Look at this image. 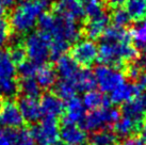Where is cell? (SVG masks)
Instances as JSON below:
<instances>
[{
    "label": "cell",
    "mask_w": 146,
    "mask_h": 145,
    "mask_svg": "<svg viewBox=\"0 0 146 145\" xmlns=\"http://www.w3.org/2000/svg\"><path fill=\"white\" fill-rule=\"evenodd\" d=\"M37 25L40 31L48 36L52 57H61L80 37V27L76 20L61 15L43 13Z\"/></svg>",
    "instance_id": "1"
},
{
    "label": "cell",
    "mask_w": 146,
    "mask_h": 145,
    "mask_svg": "<svg viewBox=\"0 0 146 145\" xmlns=\"http://www.w3.org/2000/svg\"><path fill=\"white\" fill-rule=\"evenodd\" d=\"M131 35L125 28L108 27L98 46V59L104 65L118 69L125 62L133 60L138 50L130 43Z\"/></svg>",
    "instance_id": "2"
},
{
    "label": "cell",
    "mask_w": 146,
    "mask_h": 145,
    "mask_svg": "<svg viewBox=\"0 0 146 145\" xmlns=\"http://www.w3.org/2000/svg\"><path fill=\"white\" fill-rule=\"evenodd\" d=\"M48 7L46 1L25 0L17 5L10 17V26L17 34L29 33L37 24L44 11Z\"/></svg>",
    "instance_id": "3"
},
{
    "label": "cell",
    "mask_w": 146,
    "mask_h": 145,
    "mask_svg": "<svg viewBox=\"0 0 146 145\" xmlns=\"http://www.w3.org/2000/svg\"><path fill=\"white\" fill-rule=\"evenodd\" d=\"M25 51L29 60L37 65L45 64L51 55V44L48 36L41 31L28 34L25 40Z\"/></svg>",
    "instance_id": "4"
},
{
    "label": "cell",
    "mask_w": 146,
    "mask_h": 145,
    "mask_svg": "<svg viewBox=\"0 0 146 145\" xmlns=\"http://www.w3.org/2000/svg\"><path fill=\"white\" fill-rule=\"evenodd\" d=\"M17 67L10 53L0 50V96L12 97L17 93Z\"/></svg>",
    "instance_id": "5"
},
{
    "label": "cell",
    "mask_w": 146,
    "mask_h": 145,
    "mask_svg": "<svg viewBox=\"0 0 146 145\" xmlns=\"http://www.w3.org/2000/svg\"><path fill=\"white\" fill-rule=\"evenodd\" d=\"M121 114L119 111L115 108H99L92 110L89 114H86L82 120L81 124L85 130L89 131H100L105 130L108 126L115 125V123L119 120Z\"/></svg>",
    "instance_id": "6"
},
{
    "label": "cell",
    "mask_w": 146,
    "mask_h": 145,
    "mask_svg": "<svg viewBox=\"0 0 146 145\" xmlns=\"http://www.w3.org/2000/svg\"><path fill=\"white\" fill-rule=\"evenodd\" d=\"M93 75L95 83L102 93L110 94L125 82V75L118 69L108 65H99L95 69Z\"/></svg>",
    "instance_id": "7"
},
{
    "label": "cell",
    "mask_w": 146,
    "mask_h": 145,
    "mask_svg": "<svg viewBox=\"0 0 146 145\" xmlns=\"http://www.w3.org/2000/svg\"><path fill=\"white\" fill-rule=\"evenodd\" d=\"M31 132L36 145H57L60 139V129L54 118L45 117L33 127Z\"/></svg>",
    "instance_id": "8"
},
{
    "label": "cell",
    "mask_w": 146,
    "mask_h": 145,
    "mask_svg": "<svg viewBox=\"0 0 146 145\" xmlns=\"http://www.w3.org/2000/svg\"><path fill=\"white\" fill-rule=\"evenodd\" d=\"M24 124L19 107L13 100H4L0 104V126L1 128L15 129Z\"/></svg>",
    "instance_id": "9"
},
{
    "label": "cell",
    "mask_w": 146,
    "mask_h": 145,
    "mask_svg": "<svg viewBox=\"0 0 146 145\" xmlns=\"http://www.w3.org/2000/svg\"><path fill=\"white\" fill-rule=\"evenodd\" d=\"M72 58L78 65L90 66L98 59L97 45L90 40L80 41L73 47Z\"/></svg>",
    "instance_id": "10"
},
{
    "label": "cell",
    "mask_w": 146,
    "mask_h": 145,
    "mask_svg": "<svg viewBox=\"0 0 146 145\" xmlns=\"http://www.w3.org/2000/svg\"><path fill=\"white\" fill-rule=\"evenodd\" d=\"M123 114L140 125L146 114V93H140L133 99L125 104L123 107Z\"/></svg>",
    "instance_id": "11"
},
{
    "label": "cell",
    "mask_w": 146,
    "mask_h": 145,
    "mask_svg": "<svg viewBox=\"0 0 146 145\" xmlns=\"http://www.w3.org/2000/svg\"><path fill=\"white\" fill-rule=\"evenodd\" d=\"M41 110L42 114L47 118H54L57 120L58 117L62 115L65 110V106L61 98L51 93H47L41 99Z\"/></svg>",
    "instance_id": "12"
},
{
    "label": "cell",
    "mask_w": 146,
    "mask_h": 145,
    "mask_svg": "<svg viewBox=\"0 0 146 145\" xmlns=\"http://www.w3.org/2000/svg\"><path fill=\"white\" fill-rule=\"evenodd\" d=\"M60 139L64 145H86L88 134L79 126L65 124L60 130Z\"/></svg>",
    "instance_id": "13"
},
{
    "label": "cell",
    "mask_w": 146,
    "mask_h": 145,
    "mask_svg": "<svg viewBox=\"0 0 146 145\" xmlns=\"http://www.w3.org/2000/svg\"><path fill=\"white\" fill-rule=\"evenodd\" d=\"M142 88L139 84L134 83H128L124 82L123 84L117 86L116 89L110 93V101L119 105V104H127L128 101L133 99L135 96H138L141 93Z\"/></svg>",
    "instance_id": "14"
},
{
    "label": "cell",
    "mask_w": 146,
    "mask_h": 145,
    "mask_svg": "<svg viewBox=\"0 0 146 145\" xmlns=\"http://www.w3.org/2000/svg\"><path fill=\"white\" fill-rule=\"evenodd\" d=\"M56 11L58 15L76 21L84 16L82 2L79 0H59L56 5Z\"/></svg>",
    "instance_id": "15"
},
{
    "label": "cell",
    "mask_w": 146,
    "mask_h": 145,
    "mask_svg": "<svg viewBox=\"0 0 146 145\" xmlns=\"http://www.w3.org/2000/svg\"><path fill=\"white\" fill-rule=\"evenodd\" d=\"M64 111V122L67 125H76L77 123H81L85 116L84 105L81 99L76 96L67 100Z\"/></svg>",
    "instance_id": "16"
},
{
    "label": "cell",
    "mask_w": 146,
    "mask_h": 145,
    "mask_svg": "<svg viewBox=\"0 0 146 145\" xmlns=\"http://www.w3.org/2000/svg\"><path fill=\"white\" fill-rule=\"evenodd\" d=\"M18 107L21 115L24 117V121H27L29 123H35L43 115L41 105L35 98L23 97L18 102Z\"/></svg>",
    "instance_id": "17"
},
{
    "label": "cell",
    "mask_w": 146,
    "mask_h": 145,
    "mask_svg": "<svg viewBox=\"0 0 146 145\" xmlns=\"http://www.w3.org/2000/svg\"><path fill=\"white\" fill-rule=\"evenodd\" d=\"M56 69L58 75L61 77V80H72L80 69L72 57L63 55L58 58Z\"/></svg>",
    "instance_id": "18"
},
{
    "label": "cell",
    "mask_w": 146,
    "mask_h": 145,
    "mask_svg": "<svg viewBox=\"0 0 146 145\" xmlns=\"http://www.w3.org/2000/svg\"><path fill=\"white\" fill-rule=\"evenodd\" d=\"M110 18L105 12L95 16L93 18H90L88 24L85 25V33L90 39H97L99 36H102L105 31L108 29Z\"/></svg>",
    "instance_id": "19"
},
{
    "label": "cell",
    "mask_w": 146,
    "mask_h": 145,
    "mask_svg": "<svg viewBox=\"0 0 146 145\" xmlns=\"http://www.w3.org/2000/svg\"><path fill=\"white\" fill-rule=\"evenodd\" d=\"M72 82V84L75 86L77 92H89L94 89L96 85L95 83V78L92 72L89 69H79V72L76 74L72 80H67Z\"/></svg>",
    "instance_id": "20"
},
{
    "label": "cell",
    "mask_w": 146,
    "mask_h": 145,
    "mask_svg": "<svg viewBox=\"0 0 146 145\" xmlns=\"http://www.w3.org/2000/svg\"><path fill=\"white\" fill-rule=\"evenodd\" d=\"M82 102L86 109L92 110H96L99 108H106L109 107L110 99L108 97L104 95L102 92H97V91H89L84 94V96L82 98Z\"/></svg>",
    "instance_id": "21"
},
{
    "label": "cell",
    "mask_w": 146,
    "mask_h": 145,
    "mask_svg": "<svg viewBox=\"0 0 146 145\" xmlns=\"http://www.w3.org/2000/svg\"><path fill=\"white\" fill-rule=\"evenodd\" d=\"M35 80L37 81V83L42 89H49L56 83L57 72L49 65L43 64L37 69Z\"/></svg>",
    "instance_id": "22"
},
{
    "label": "cell",
    "mask_w": 146,
    "mask_h": 145,
    "mask_svg": "<svg viewBox=\"0 0 146 145\" xmlns=\"http://www.w3.org/2000/svg\"><path fill=\"white\" fill-rule=\"evenodd\" d=\"M139 126L140 125L137 122L131 120L130 117L123 115L115 123V131H116V134H118L119 137H128L135 131V129L139 128Z\"/></svg>",
    "instance_id": "23"
},
{
    "label": "cell",
    "mask_w": 146,
    "mask_h": 145,
    "mask_svg": "<svg viewBox=\"0 0 146 145\" xmlns=\"http://www.w3.org/2000/svg\"><path fill=\"white\" fill-rule=\"evenodd\" d=\"M126 11L130 18L135 20L142 19L146 15V0H127Z\"/></svg>",
    "instance_id": "24"
},
{
    "label": "cell",
    "mask_w": 146,
    "mask_h": 145,
    "mask_svg": "<svg viewBox=\"0 0 146 145\" xmlns=\"http://www.w3.org/2000/svg\"><path fill=\"white\" fill-rule=\"evenodd\" d=\"M19 89L21 93L24 94V97L28 98H35L41 95L42 88L38 85L37 81L34 78H29V79H21L19 83Z\"/></svg>",
    "instance_id": "25"
},
{
    "label": "cell",
    "mask_w": 146,
    "mask_h": 145,
    "mask_svg": "<svg viewBox=\"0 0 146 145\" xmlns=\"http://www.w3.org/2000/svg\"><path fill=\"white\" fill-rule=\"evenodd\" d=\"M76 92L77 91L75 86L72 84V82L67 80H60L56 84V95L61 99H65L66 101L75 97Z\"/></svg>",
    "instance_id": "26"
},
{
    "label": "cell",
    "mask_w": 146,
    "mask_h": 145,
    "mask_svg": "<svg viewBox=\"0 0 146 145\" xmlns=\"http://www.w3.org/2000/svg\"><path fill=\"white\" fill-rule=\"evenodd\" d=\"M84 15L93 18L104 13V1L102 0H83L82 2Z\"/></svg>",
    "instance_id": "27"
},
{
    "label": "cell",
    "mask_w": 146,
    "mask_h": 145,
    "mask_svg": "<svg viewBox=\"0 0 146 145\" xmlns=\"http://www.w3.org/2000/svg\"><path fill=\"white\" fill-rule=\"evenodd\" d=\"M116 136L109 130H100L94 133L91 139L92 145H115Z\"/></svg>",
    "instance_id": "28"
},
{
    "label": "cell",
    "mask_w": 146,
    "mask_h": 145,
    "mask_svg": "<svg viewBox=\"0 0 146 145\" xmlns=\"http://www.w3.org/2000/svg\"><path fill=\"white\" fill-rule=\"evenodd\" d=\"M38 67H40V65H37L36 63H34L32 61L25 60L24 62L18 64L17 72L19 74L21 79H29V78H34L35 79Z\"/></svg>",
    "instance_id": "29"
},
{
    "label": "cell",
    "mask_w": 146,
    "mask_h": 145,
    "mask_svg": "<svg viewBox=\"0 0 146 145\" xmlns=\"http://www.w3.org/2000/svg\"><path fill=\"white\" fill-rule=\"evenodd\" d=\"M130 16L128 12L126 11V9L123 8H116L112 13V21H113L114 26L119 27V28H124L125 26L130 23Z\"/></svg>",
    "instance_id": "30"
},
{
    "label": "cell",
    "mask_w": 146,
    "mask_h": 145,
    "mask_svg": "<svg viewBox=\"0 0 146 145\" xmlns=\"http://www.w3.org/2000/svg\"><path fill=\"white\" fill-rule=\"evenodd\" d=\"M131 36L135 43V46L146 43V19L135 25V27L132 30Z\"/></svg>",
    "instance_id": "31"
},
{
    "label": "cell",
    "mask_w": 146,
    "mask_h": 145,
    "mask_svg": "<svg viewBox=\"0 0 146 145\" xmlns=\"http://www.w3.org/2000/svg\"><path fill=\"white\" fill-rule=\"evenodd\" d=\"M145 69H146V60L145 59H140V60H137L132 64L129 65L127 74H128V76L130 78L138 79L139 77L141 76V74L145 71Z\"/></svg>",
    "instance_id": "32"
},
{
    "label": "cell",
    "mask_w": 146,
    "mask_h": 145,
    "mask_svg": "<svg viewBox=\"0 0 146 145\" xmlns=\"http://www.w3.org/2000/svg\"><path fill=\"white\" fill-rule=\"evenodd\" d=\"M0 145H17L16 131L0 127Z\"/></svg>",
    "instance_id": "33"
},
{
    "label": "cell",
    "mask_w": 146,
    "mask_h": 145,
    "mask_svg": "<svg viewBox=\"0 0 146 145\" xmlns=\"http://www.w3.org/2000/svg\"><path fill=\"white\" fill-rule=\"evenodd\" d=\"M16 141L17 145H35L32 132L28 129H21L19 131H16Z\"/></svg>",
    "instance_id": "34"
},
{
    "label": "cell",
    "mask_w": 146,
    "mask_h": 145,
    "mask_svg": "<svg viewBox=\"0 0 146 145\" xmlns=\"http://www.w3.org/2000/svg\"><path fill=\"white\" fill-rule=\"evenodd\" d=\"M11 57H12L13 61L15 62V64H19L21 62L25 61V58H26V51H25V48L21 47V45L16 44L14 47H13L12 51L10 53Z\"/></svg>",
    "instance_id": "35"
},
{
    "label": "cell",
    "mask_w": 146,
    "mask_h": 145,
    "mask_svg": "<svg viewBox=\"0 0 146 145\" xmlns=\"http://www.w3.org/2000/svg\"><path fill=\"white\" fill-rule=\"evenodd\" d=\"M10 35V24L4 18L0 19V46L4 45Z\"/></svg>",
    "instance_id": "36"
},
{
    "label": "cell",
    "mask_w": 146,
    "mask_h": 145,
    "mask_svg": "<svg viewBox=\"0 0 146 145\" xmlns=\"http://www.w3.org/2000/svg\"><path fill=\"white\" fill-rule=\"evenodd\" d=\"M124 145H144L143 140L140 138H129L125 141Z\"/></svg>",
    "instance_id": "37"
},
{
    "label": "cell",
    "mask_w": 146,
    "mask_h": 145,
    "mask_svg": "<svg viewBox=\"0 0 146 145\" xmlns=\"http://www.w3.org/2000/svg\"><path fill=\"white\" fill-rule=\"evenodd\" d=\"M139 129H140V134H141V138H142L143 141H146V118H144L141 124L139 126Z\"/></svg>",
    "instance_id": "38"
},
{
    "label": "cell",
    "mask_w": 146,
    "mask_h": 145,
    "mask_svg": "<svg viewBox=\"0 0 146 145\" xmlns=\"http://www.w3.org/2000/svg\"><path fill=\"white\" fill-rule=\"evenodd\" d=\"M139 85L142 89H146V69L141 74V76L139 77Z\"/></svg>",
    "instance_id": "39"
},
{
    "label": "cell",
    "mask_w": 146,
    "mask_h": 145,
    "mask_svg": "<svg viewBox=\"0 0 146 145\" xmlns=\"http://www.w3.org/2000/svg\"><path fill=\"white\" fill-rule=\"evenodd\" d=\"M110 5L112 7H115V8H119L121 5H123L124 3L127 2V0H108Z\"/></svg>",
    "instance_id": "40"
},
{
    "label": "cell",
    "mask_w": 146,
    "mask_h": 145,
    "mask_svg": "<svg viewBox=\"0 0 146 145\" xmlns=\"http://www.w3.org/2000/svg\"><path fill=\"white\" fill-rule=\"evenodd\" d=\"M16 0H0V5H2L4 9L5 8H12L15 4Z\"/></svg>",
    "instance_id": "41"
},
{
    "label": "cell",
    "mask_w": 146,
    "mask_h": 145,
    "mask_svg": "<svg viewBox=\"0 0 146 145\" xmlns=\"http://www.w3.org/2000/svg\"><path fill=\"white\" fill-rule=\"evenodd\" d=\"M137 48L139 49V51L142 53L143 56L146 57V43H144V44H141V45H139V46H137Z\"/></svg>",
    "instance_id": "42"
},
{
    "label": "cell",
    "mask_w": 146,
    "mask_h": 145,
    "mask_svg": "<svg viewBox=\"0 0 146 145\" xmlns=\"http://www.w3.org/2000/svg\"><path fill=\"white\" fill-rule=\"evenodd\" d=\"M3 16H4V8L2 5H0V19L3 18Z\"/></svg>",
    "instance_id": "43"
},
{
    "label": "cell",
    "mask_w": 146,
    "mask_h": 145,
    "mask_svg": "<svg viewBox=\"0 0 146 145\" xmlns=\"http://www.w3.org/2000/svg\"><path fill=\"white\" fill-rule=\"evenodd\" d=\"M31 1H46V2H48V0H31Z\"/></svg>",
    "instance_id": "44"
},
{
    "label": "cell",
    "mask_w": 146,
    "mask_h": 145,
    "mask_svg": "<svg viewBox=\"0 0 146 145\" xmlns=\"http://www.w3.org/2000/svg\"><path fill=\"white\" fill-rule=\"evenodd\" d=\"M57 145H64V144H63V143H58Z\"/></svg>",
    "instance_id": "45"
}]
</instances>
